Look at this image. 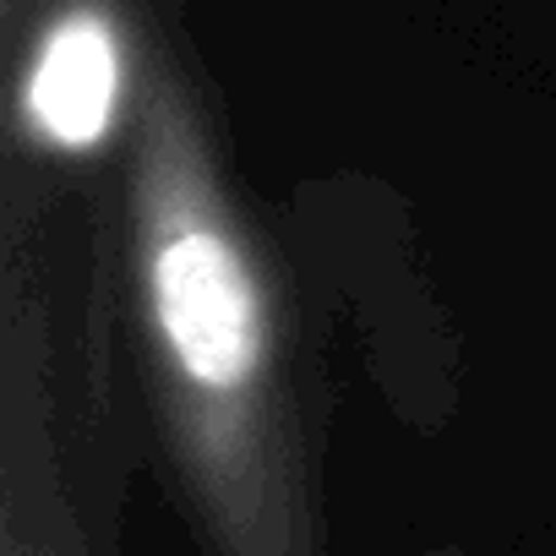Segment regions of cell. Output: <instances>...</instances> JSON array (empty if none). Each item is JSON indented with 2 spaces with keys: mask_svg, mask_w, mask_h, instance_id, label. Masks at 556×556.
<instances>
[{
  "mask_svg": "<svg viewBox=\"0 0 556 556\" xmlns=\"http://www.w3.org/2000/svg\"><path fill=\"white\" fill-rule=\"evenodd\" d=\"M121 104V45L99 12H72L39 45L28 115L55 148H93Z\"/></svg>",
  "mask_w": 556,
  "mask_h": 556,
  "instance_id": "6da1fadb",
  "label": "cell"
},
{
  "mask_svg": "<svg viewBox=\"0 0 556 556\" xmlns=\"http://www.w3.org/2000/svg\"><path fill=\"white\" fill-rule=\"evenodd\" d=\"M7 556H88V545L77 534H66L55 518L45 513H12V529H7Z\"/></svg>",
  "mask_w": 556,
  "mask_h": 556,
  "instance_id": "7a4b0ae2",
  "label": "cell"
}]
</instances>
